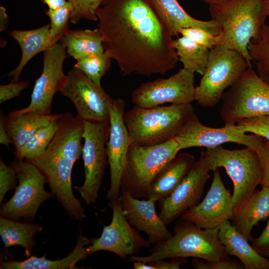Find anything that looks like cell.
<instances>
[{"instance_id": "44", "label": "cell", "mask_w": 269, "mask_h": 269, "mask_svg": "<svg viewBox=\"0 0 269 269\" xmlns=\"http://www.w3.org/2000/svg\"><path fill=\"white\" fill-rule=\"evenodd\" d=\"M4 116L0 113V143L6 146L12 143V140L6 131L4 122Z\"/></svg>"}, {"instance_id": "1", "label": "cell", "mask_w": 269, "mask_h": 269, "mask_svg": "<svg viewBox=\"0 0 269 269\" xmlns=\"http://www.w3.org/2000/svg\"><path fill=\"white\" fill-rule=\"evenodd\" d=\"M105 50L122 76L164 75L179 60L151 0H107L96 11Z\"/></svg>"}, {"instance_id": "45", "label": "cell", "mask_w": 269, "mask_h": 269, "mask_svg": "<svg viewBox=\"0 0 269 269\" xmlns=\"http://www.w3.org/2000/svg\"><path fill=\"white\" fill-rule=\"evenodd\" d=\"M41 2L45 4H46L48 9H55L60 8L68 2L67 0H40Z\"/></svg>"}, {"instance_id": "48", "label": "cell", "mask_w": 269, "mask_h": 269, "mask_svg": "<svg viewBox=\"0 0 269 269\" xmlns=\"http://www.w3.org/2000/svg\"><path fill=\"white\" fill-rule=\"evenodd\" d=\"M200 0L204 1L206 3H209L210 4L211 3L219 2L226 0Z\"/></svg>"}, {"instance_id": "19", "label": "cell", "mask_w": 269, "mask_h": 269, "mask_svg": "<svg viewBox=\"0 0 269 269\" xmlns=\"http://www.w3.org/2000/svg\"><path fill=\"white\" fill-rule=\"evenodd\" d=\"M234 209L232 195L225 187L218 168L214 171L210 188L202 202L189 208L180 218L201 229H214L231 220Z\"/></svg>"}, {"instance_id": "23", "label": "cell", "mask_w": 269, "mask_h": 269, "mask_svg": "<svg viewBox=\"0 0 269 269\" xmlns=\"http://www.w3.org/2000/svg\"><path fill=\"white\" fill-rule=\"evenodd\" d=\"M9 34L17 41L21 51L19 64L8 74L11 81L18 80L23 68L32 57L52 47L60 40L51 36L49 23L31 30L13 29Z\"/></svg>"}, {"instance_id": "6", "label": "cell", "mask_w": 269, "mask_h": 269, "mask_svg": "<svg viewBox=\"0 0 269 269\" xmlns=\"http://www.w3.org/2000/svg\"><path fill=\"white\" fill-rule=\"evenodd\" d=\"M180 150L174 138L152 146L131 144L121 176V191L134 198L143 197L156 174Z\"/></svg>"}, {"instance_id": "27", "label": "cell", "mask_w": 269, "mask_h": 269, "mask_svg": "<svg viewBox=\"0 0 269 269\" xmlns=\"http://www.w3.org/2000/svg\"><path fill=\"white\" fill-rule=\"evenodd\" d=\"M63 114L41 115L29 112L17 116H4L6 131L12 140L15 153L18 152L42 127L59 118Z\"/></svg>"}, {"instance_id": "11", "label": "cell", "mask_w": 269, "mask_h": 269, "mask_svg": "<svg viewBox=\"0 0 269 269\" xmlns=\"http://www.w3.org/2000/svg\"><path fill=\"white\" fill-rule=\"evenodd\" d=\"M66 47L60 40L52 47L43 52V66L41 75L35 82L29 104L21 110L9 114L17 116L25 113H35L48 115L51 114L53 98L64 86L67 74L63 65L67 57Z\"/></svg>"}, {"instance_id": "47", "label": "cell", "mask_w": 269, "mask_h": 269, "mask_svg": "<svg viewBox=\"0 0 269 269\" xmlns=\"http://www.w3.org/2000/svg\"><path fill=\"white\" fill-rule=\"evenodd\" d=\"M263 4L265 14L269 18V0H263Z\"/></svg>"}, {"instance_id": "9", "label": "cell", "mask_w": 269, "mask_h": 269, "mask_svg": "<svg viewBox=\"0 0 269 269\" xmlns=\"http://www.w3.org/2000/svg\"><path fill=\"white\" fill-rule=\"evenodd\" d=\"M15 170L18 184L12 197L0 207V216L13 220L32 221L43 202L54 196L44 187L48 180L30 161L17 160L10 164Z\"/></svg>"}, {"instance_id": "8", "label": "cell", "mask_w": 269, "mask_h": 269, "mask_svg": "<svg viewBox=\"0 0 269 269\" xmlns=\"http://www.w3.org/2000/svg\"><path fill=\"white\" fill-rule=\"evenodd\" d=\"M220 116L225 125L241 120L269 115V84L252 67L223 94Z\"/></svg>"}, {"instance_id": "12", "label": "cell", "mask_w": 269, "mask_h": 269, "mask_svg": "<svg viewBox=\"0 0 269 269\" xmlns=\"http://www.w3.org/2000/svg\"><path fill=\"white\" fill-rule=\"evenodd\" d=\"M112 209L111 223L104 227L101 236L92 240L87 247L88 256L101 251L112 252L126 261L129 256L134 255L143 248L151 246L142 238L125 216L120 197L108 202Z\"/></svg>"}, {"instance_id": "32", "label": "cell", "mask_w": 269, "mask_h": 269, "mask_svg": "<svg viewBox=\"0 0 269 269\" xmlns=\"http://www.w3.org/2000/svg\"><path fill=\"white\" fill-rule=\"evenodd\" d=\"M248 49L257 65L258 75L269 84V25L263 26L260 36L251 39Z\"/></svg>"}, {"instance_id": "38", "label": "cell", "mask_w": 269, "mask_h": 269, "mask_svg": "<svg viewBox=\"0 0 269 269\" xmlns=\"http://www.w3.org/2000/svg\"><path fill=\"white\" fill-rule=\"evenodd\" d=\"M16 174L14 168L0 160V203H1L6 193L16 187Z\"/></svg>"}, {"instance_id": "36", "label": "cell", "mask_w": 269, "mask_h": 269, "mask_svg": "<svg viewBox=\"0 0 269 269\" xmlns=\"http://www.w3.org/2000/svg\"><path fill=\"white\" fill-rule=\"evenodd\" d=\"M236 125L244 133L260 135L269 141V115L244 119Z\"/></svg>"}, {"instance_id": "2", "label": "cell", "mask_w": 269, "mask_h": 269, "mask_svg": "<svg viewBox=\"0 0 269 269\" xmlns=\"http://www.w3.org/2000/svg\"><path fill=\"white\" fill-rule=\"evenodd\" d=\"M209 11L221 28L217 46L237 51L252 64L248 46L265 24L263 0H226L210 4Z\"/></svg>"}, {"instance_id": "31", "label": "cell", "mask_w": 269, "mask_h": 269, "mask_svg": "<svg viewBox=\"0 0 269 269\" xmlns=\"http://www.w3.org/2000/svg\"><path fill=\"white\" fill-rule=\"evenodd\" d=\"M63 115L59 118L40 128L23 148L15 153L17 159L30 161L43 155L59 128Z\"/></svg>"}, {"instance_id": "29", "label": "cell", "mask_w": 269, "mask_h": 269, "mask_svg": "<svg viewBox=\"0 0 269 269\" xmlns=\"http://www.w3.org/2000/svg\"><path fill=\"white\" fill-rule=\"evenodd\" d=\"M42 227L33 224L20 223L15 220L0 217V236L5 248L18 245L30 256L36 243L34 235L42 231Z\"/></svg>"}, {"instance_id": "17", "label": "cell", "mask_w": 269, "mask_h": 269, "mask_svg": "<svg viewBox=\"0 0 269 269\" xmlns=\"http://www.w3.org/2000/svg\"><path fill=\"white\" fill-rule=\"evenodd\" d=\"M209 171L201 154L200 159L194 162L171 194L159 200L158 215L166 226L200 202L205 185L210 177Z\"/></svg>"}, {"instance_id": "10", "label": "cell", "mask_w": 269, "mask_h": 269, "mask_svg": "<svg viewBox=\"0 0 269 269\" xmlns=\"http://www.w3.org/2000/svg\"><path fill=\"white\" fill-rule=\"evenodd\" d=\"M84 143L82 157L85 169L83 184L75 188L88 205L94 203L98 196L108 157L107 142L110 133L108 122L83 121Z\"/></svg>"}, {"instance_id": "3", "label": "cell", "mask_w": 269, "mask_h": 269, "mask_svg": "<svg viewBox=\"0 0 269 269\" xmlns=\"http://www.w3.org/2000/svg\"><path fill=\"white\" fill-rule=\"evenodd\" d=\"M174 234L168 240L154 245L146 256L132 255L125 261L148 263L175 257H194L207 261L230 259L219 237V228L203 229L180 218L173 228Z\"/></svg>"}, {"instance_id": "22", "label": "cell", "mask_w": 269, "mask_h": 269, "mask_svg": "<svg viewBox=\"0 0 269 269\" xmlns=\"http://www.w3.org/2000/svg\"><path fill=\"white\" fill-rule=\"evenodd\" d=\"M195 161L192 154L182 152L176 155L156 174L143 196L156 201L168 197L187 174Z\"/></svg>"}, {"instance_id": "42", "label": "cell", "mask_w": 269, "mask_h": 269, "mask_svg": "<svg viewBox=\"0 0 269 269\" xmlns=\"http://www.w3.org/2000/svg\"><path fill=\"white\" fill-rule=\"evenodd\" d=\"M252 246L262 256L269 259V218L261 234L251 241Z\"/></svg>"}, {"instance_id": "37", "label": "cell", "mask_w": 269, "mask_h": 269, "mask_svg": "<svg viewBox=\"0 0 269 269\" xmlns=\"http://www.w3.org/2000/svg\"><path fill=\"white\" fill-rule=\"evenodd\" d=\"M180 34L210 49L218 45V35H214L199 27H191L181 29Z\"/></svg>"}, {"instance_id": "18", "label": "cell", "mask_w": 269, "mask_h": 269, "mask_svg": "<svg viewBox=\"0 0 269 269\" xmlns=\"http://www.w3.org/2000/svg\"><path fill=\"white\" fill-rule=\"evenodd\" d=\"M125 106V101L119 98L113 99L110 106V133L107 142L110 171V186L107 198L110 202L120 197L121 176L131 145L124 119Z\"/></svg>"}, {"instance_id": "30", "label": "cell", "mask_w": 269, "mask_h": 269, "mask_svg": "<svg viewBox=\"0 0 269 269\" xmlns=\"http://www.w3.org/2000/svg\"><path fill=\"white\" fill-rule=\"evenodd\" d=\"M173 47L184 68L194 73L203 74L210 49L183 36L173 40Z\"/></svg>"}, {"instance_id": "41", "label": "cell", "mask_w": 269, "mask_h": 269, "mask_svg": "<svg viewBox=\"0 0 269 269\" xmlns=\"http://www.w3.org/2000/svg\"><path fill=\"white\" fill-rule=\"evenodd\" d=\"M27 81H11L5 85L0 86V103L11 100L19 95L24 89L28 88Z\"/></svg>"}, {"instance_id": "40", "label": "cell", "mask_w": 269, "mask_h": 269, "mask_svg": "<svg viewBox=\"0 0 269 269\" xmlns=\"http://www.w3.org/2000/svg\"><path fill=\"white\" fill-rule=\"evenodd\" d=\"M259 156L262 167V187L269 188V141L263 140L256 150Z\"/></svg>"}, {"instance_id": "28", "label": "cell", "mask_w": 269, "mask_h": 269, "mask_svg": "<svg viewBox=\"0 0 269 269\" xmlns=\"http://www.w3.org/2000/svg\"><path fill=\"white\" fill-rule=\"evenodd\" d=\"M60 40L64 44L68 56L77 61L103 53L105 51L101 32L94 29H68Z\"/></svg>"}, {"instance_id": "43", "label": "cell", "mask_w": 269, "mask_h": 269, "mask_svg": "<svg viewBox=\"0 0 269 269\" xmlns=\"http://www.w3.org/2000/svg\"><path fill=\"white\" fill-rule=\"evenodd\" d=\"M187 258L175 257L171 258L170 262L164 259L158 260L148 263L150 269H178L182 265L187 263Z\"/></svg>"}, {"instance_id": "15", "label": "cell", "mask_w": 269, "mask_h": 269, "mask_svg": "<svg viewBox=\"0 0 269 269\" xmlns=\"http://www.w3.org/2000/svg\"><path fill=\"white\" fill-rule=\"evenodd\" d=\"M174 138L180 150L192 147L208 148L233 142L256 150L264 138L255 134H246L238 128L236 124L225 125L219 128L206 126L201 124L194 113Z\"/></svg>"}, {"instance_id": "14", "label": "cell", "mask_w": 269, "mask_h": 269, "mask_svg": "<svg viewBox=\"0 0 269 269\" xmlns=\"http://www.w3.org/2000/svg\"><path fill=\"white\" fill-rule=\"evenodd\" d=\"M194 73L183 68L165 79L141 83L132 94L135 106L151 108L166 103L189 104L194 100Z\"/></svg>"}, {"instance_id": "13", "label": "cell", "mask_w": 269, "mask_h": 269, "mask_svg": "<svg viewBox=\"0 0 269 269\" xmlns=\"http://www.w3.org/2000/svg\"><path fill=\"white\" fill-rule=\"evenodd\" d=\"M75 106L77 115L83 121L110 122V106L113 100L102 88L73 67L59 92Z\"/></svg>"}, {"instance_id": "26", "label": "cell", "mask_w": 269, "mask_h": 269, "mask_svg": "<svg viewBox=\"0 0 269 269\" xmlns=\"http://www.w3.org/2000/svg\"><path fill=\"white\" fill-rule=\"evenodd\" d=\"M90 239L83 235L80 230L76 245L66 257L56 260L47 259L45 255L41 257L32 256L22 261L8 260L0 262V269H79L76 264L88 256L87 247Z\"/></svg>"}, {"instance_id": "24", "label": "cell", "mask_w": 269, "mask_h": 269, "mask_svg": "<svg viewBox=\"0 0 269 269\" xmlns=\"http://www.w3.org/2000/svg\"><path fill=\"white\" fill-rule=\"evenodd\" d=\"M166 29L173 37L180 34L181 29L191 27H201L212 34L221 33L219 25L211 19L203 21L188 14L176 0H151Z\"/></svg>"}, {"instance_id": "46", "label": "cell", "mask_w": 269, "mask_h": 269, "mask_svg": "<svg viewBox=\"0 0 269 269\" xmlns=\"http://www.w3.org/2000/svg\"><path fill=\"white\" fill-rule=\"evenodd\" d=\"M0 31H4L8 23V16L6 13V8L2 6H0Z\"/></svg>"}, {"instance_id": "25", "label": "cell", "mask_w": 269, "mask_h": 269, "mask_svg": "<svg viewBox=\"0 0 269 269\" xmlns=\"http://www.w3.org/2000/svg\"><path fill=\"white\" fill-rule=\"evenodd\" d=\"M219 237L229 256L236 257L245 269H269V259L257 253L230 220L219 227Z\"/></svg>"}, {"instance_id": "39", "label": "cell", "mask_w": 269, "mask_h": 269, "mask_svg": "<svg viewBox=\"0 0 269 269\" xmlns=\"http://www.w3.org/2000/svg\"><path fill=\"white\" fill-rule=\"evenodd\" d=\"M195 269H245L240 261L226 260L221 261H207L195 258L191 263Z\"/></svg>"}, {"instance_id": "33", "label": "cell", "mask_w": 269, "mask_h": 269, "mask_svg": "<svg viewBox=\"0 0 269 269\" xmlns=\"http://www.w3.org/2000/svg\"><path fill=\"white\" fill-rule=\"evenodd\" d=\"M112 58L106 50L77 60L73 67L82 72L96 84L101 86V81L111 66Z\"/></svg>"}, {"instance_id": "35", "label": "cell", "mask_w": 269, "mask_h": 269, "mask_svg": "<svg viewBox=\"0 0 269 269\" xmlns=\"http://www.w3.org/2000/svg\"><path fill=\"white\" fill-rule=\"evenodd\" d=\"M72 8L70 22L78 23L83 19L97 21L96 11L107 0H67Z\"/></svg>"}, {"instance_id": "16", "label": "cell", "mask_w": 269, "mask_h": 269, "mask_svg": "<svg viewBox=\"0 0 269 269\" xmlns=\"http://www.w3.org/2000/svg\"><path fill=\"white\" fill-rule=\"evenodd\" d=\"M45 175L51 193L55 196L68 215L82 221L86 217L80 200L74 195L71 173L74 164L61 155L46 150L40 157L30 161Z\"/></svg>"}, {"instance_id": "34", "label": "cell", "mask_w": 269, "mask_h": 269, "mask_svg": "<svg viewBox=\"0 0 269 269\" xmlns=\"http://www.w3.org/2000/svg\"><path fill=\"white\" fill-rule=\"evenodd\" d=\"M50 19V33L53 38L61 39L68 29V22L71 17L72 8L69 2L64 6L55 9L45 10Z\"/></svg>"}, {"instance_id": "7", "label": "cell", "mask_w": 269, "mask_h": 269, "mask_svg": "<svg viewBox=\"0 0 269 269\" xmlns=\"http://www.w3.org/2000/svg\"><path fill=\"white\" fill-rule=\"evenodd\" d=\"M249 67L252 64L236 50L221 46L210 49L205 71L195 88L194 100L202 107L215 106L224 90Z\"/></svg>"}, {"instance_id": "5", "label": "cell", "mask_w": 269, "mask_h": 269, "mask_svg": "<svg viewBox=\"0 0 269 269\" xmlns=\"http://www.w3.org/2000/svg\"><path fill=\"white\" fill-rule=\"evenodd\" d=\"M201 154L206 166L214 171L223 167L234 185L232 202L234 207L248 198L261 184L262 171L256 150L249 147L230 150L221 145L208 148Z\"/></svg>"}, {"instance_id": "21", "label": "cell", "mask_w": 269, "mask_h": 269, "mask_svg": "<svg viewBox=\"0 0 269 269\" xmlns=\"http://www.w3.org/2000/svg\"><path fill=\"white\" fill-rule=\"evenodd\" d=\"M269 218V188L255 190L248 198L234 207L231 224L248 241L253 239L251 232L259 222Z\"/></svg>"}, {"instance_id": "4", "label": "cell", "mask_w": 269, "mask_h": 269, "mask_svg": "<svg viewBox=\"0 0 269 269\" xmlns=\"http://www.w3.org/2000/svg\"><path fill=\"white\" fill-rule=\"evenodd\" d=\"M195 110L191 103L151 108L134 106L124 115L131 144L152 146L170 140Z\"/></svg>"}, {"instance_id": "20", "label": "cell", "mask_w": 269, "mask_h": 269, "mask_svg": "<svg viewBox=\"0 0 269 269\" xmlns=\"http://www.w3.org/2000/svg\"><path fill=\"white\" fill-rule=\"evenodd\" d=\"M120 197L127 220L137 231L145 233L151 245L165 241L172 236L156 212L155 200H140L123 190Z\"/></svg>"}]
</instances>
